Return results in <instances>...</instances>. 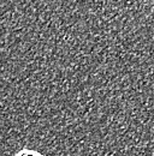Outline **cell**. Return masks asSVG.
I'll list each match as a JSON object with an SVG mask.
<instances>
[{"mask_svg":"<svg viewBox=\"0 0 154 156\" xmlns=\"http://www.w3.org/2000/svg\"><path fill=\"white\" fill-rule=\"evenodd\" d=\"M41 156H46V155H41Z\"/></svg>","mask_w":154,"mask_h":156,"instance_id":"cell-2","label":"cell"},{"mask_svg":"<svg viewBox=\"0 0 154 156\" xmlns=\"http://www.w3.org/2000/svg\"><path fill=\"white\" fill-rule=\"evenodd\" d=\"M16 156H41V154L31 149H20L19 151H17Z\"/></svg>","mask_w":154,"mask_h":156,"instance_id":"cell-1","label":"cell"}]
</instances>
